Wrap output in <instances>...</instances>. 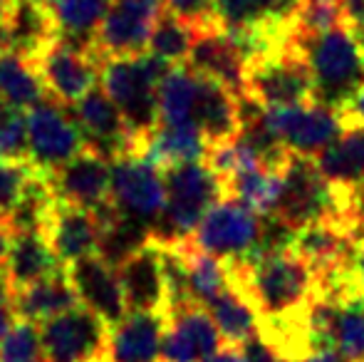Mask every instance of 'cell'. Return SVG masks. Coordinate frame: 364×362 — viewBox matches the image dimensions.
<instances>
[{
	"instance_id": "obj_1",
	"label": "cell",
	"mask_w": 364,
	"mask_h": 362,
	"mask_svg": "<svg viewBox=\"0 0 364 362\" xmlns=\"http://www.w3.org/2000/svg\"><path fill=\"white\" fill-rule=\"evenodd\" d=\"M228 271L230 283L238 285L258 310L263 333L302 328L312 300L320 293V275L292 248L228 263Z\"/></svg>"
},
{
	"instance_id": "obj_2",
	"label": "cell",
	"mask_w": 364,
	"mask_h": 362,
	"mask_svg": "<svg viewBox=\"0 0 364 362\" xmlns=\"http://www.w3.org/2000/svg\"><path fill=\"white\" fill-rule=\"evenodd\" d=\"M171 65L149 53L139 58H112L102 63V90L122 112L132 137V149L127 156H141L146 139L159 127L156 90Z\"/></svg>"
},
{
	"instance_id": "obj_3",
	"label": "cell",
	"mask_w": 364,
	"mask_h": 362,
	"mask_svg": "<svg viewBox=\"0 0 364 362\" xmlns=\"http://www.w3.org/2000/svg\"><path fill=\"white\" fill-rule=\"evenodd\" d=\"M288 40L310 68L317 105L342 112L364 90V48L347 25L307 38L288 33Z\"/></svg>"
},
{
	"instance_id": "obj_4",
	"label": "cell",
	"mask_w": 364,
	"mask_h": 362,
	"mask_svg": "<svg viewBox=\"0 0 364 362\" xmlns=\"http://www.w3.org/2000/svg\"><path fill=\"white\" fill-rule=\"evenodd\" d=\"M164 183H166V208L151 226V243L176 246L193 236L208 208L225 196V188L206 161L166 169Z\"/></svg>"
},
{
	"instance_id": "obj_5",
	"label": "cell",
	"mask_w": 364,
	"mask_h": 362,
	"mask_svg": "<svg viewBox=\"0 0 364 362\" xmlns=\"http://www.w3.org/2000/svg\"><path fill=\"white\" fill-rule=\"evenodd\" d=\"M243 97L253 100L263 110L315 102L310 68L300 50L288 40V35L275 48L248 60Z\"/></svg>"
},
{
	"instance_id": "obj_6",
	"label": "cell",
	"mask_w": 364,
	"mask_h": 362,
	"mask_svg": "<svg viewBox=\"0 0 364 362\" xmlns=\"http://www.w3.org/2000/svg\"><path fill=\"white\" fill-rule=\"evenodd\" d=\"M263 223L265 218L243 206L238 198L223 196L208 208L191 241L225 263L253 261L263 246Z\"/></svg>"
},
{
	"instance_id": "obj_7",
	"label": "cell",
	"mask_w": 364,
	"mask_h": 362,
	"mask_svg": "<svg viewBox=\"0 0 364 362\" xmlns=\"http://www.w3.org/2000/svg\"><path fill=\"white\" fill-rule=\"evenodd\" d=\"M263 119L283 149L297 156H310V159H317L322 151L330 149L347 129L342 112L317 105V102L295 107H270V110H263Z\"/></svg>"
},
{
	"instance_id": "obj_8",
	"label": "cell",
	"mask_w": 364,
	"mask_h": 362,
	"mask_svg": "<svg viewBox=\"0 0 364 362\" xmlns=\"http://www.w3.org/2000/svg\"><path fill=\"white\" fill-rule=\"evenodd\" d=\"M28 127V159L43 174H55L87 149L85 134L73 112L53 97L43 100L25 115Z\"/></svg>"
},
{
	"instance_id": "obj_9",
	"label": "cell",
	"mask_w": 364,
	"mask_h": 362,
	"mask_svg": "<svg viewBox=\"0 0 364 362\" xmlns=\"http://www.w3.org/2000/svg\"><path fill=\"white\" fill-rule=\"evenodd\" d=\"M109 325L85 305L40 325L48 362H109Z\"/></svg>"
},
{
	"instance_id": "obj_10",
	"label": "cell",
	"mask_w": 364,
	"mask_h": 362,
	"mask_svg": "<svg viewBox=\"0 0 364 362\" xmlns=\"http://www.w3.org/2000/svg\"><path fill=\"white\" fill-rule=\"evenodd\" d=\"M109 201L124 216L154 226L166 208L164 171L144 156H119L112 164Z\"/></svg>"
},
{
	"instance_id": "obj_11",
	"label": "cell",
	"mask_w": 364,
	"mask_h": 362,
	"mask_svg": "<svg viewBox=\"0 0 364 362\" xmlns=\"http://www.w3.org/2000/svg\"><path fill=\"white\" fill-rule=\"evenodd\" d=\"M164 10V0H114L97 28V55L102 60L144 55L151 30Z\"/></svg>"
},
{
	"instance_id": "obj_12",
	"label": "cell",
	"mask_w": 364,
	"mask_h": 362,
	"mask_svg": "<svg viewBox=\"0 0 364 362\" xmlns=\"http://www.w3.org/2000/svg\"><path fill=\"white\" fill-rule=\"evenodd\" d=\"M33 63L48 95L60 105L75 107L82 97L95 90L105 60L95 53L65 45L63 40H53L48 48L35 55Z\"/></svg>"
},
{
	"instance_id": "obj_13",
	"label": "cell",
	"mask_w": 364,
	"mask_h": 362,
	"mask_svg": "<svg viewBox=\"0 0 364 362\" xmlns=\"http://www.w3.org/2000/svg\"><path fill=\"white\" fill-rule=\"evenodd\" d=\"M223 345L208 310L198 303H186L166 315V333L159 362H206Z\"/></svg>"
},
{
	"instance_id": "obj_14",
	"label": "cell",
	"mask_w": 364,
	"mask_h": 362,
	"mask_svg": "<svg viewBox=\"0 0 364 362\" xmlns=\"http://www.w3.org/2000/svg\"><path fill=\"white\" fill-rule=\"evenodd\" d=\"M117 275H119L122 293H124L129 313L168 315L171 293H168L161 251L154 243H149L146 248L127 258L122 266H117Z\"/></svg>"
},
{
	"instance_id": "obj_15",
	"label": "cell",
	"mask_w": 364,
	"mask_h": 362,
	"mask_svg": "<svg viewBox=\"0 0 364 362\" xmlns=\"http://www.w3.org/2000/svg\"><path fill=\"white\" fill-rule=\"evenodd\" d=\"M48 181L58 201L97 211L109 201L112 164L107 156L85 149L55 174H50Z\"/></svg>"
},
{
	"instance_id": "obj_16",
	"label": "cell",
	"mask_w": 364,
	"mask_h": 362,
	"mask_svg": "<svg viewBox=\"0 0 364 362\" xmlns=\"http://www.w3.org/2000/svg\"><path fill=\"white\" fill-rule=\"evenodd\" d=\"M73 117L85 134L87 149L107 156L109 161L129 154L132 137L124 117L102 87H95L90 95L82 97L75 105Z\"/></svg>"
},
{
	"instance_id": "obj_17",
	"label": "cell",
	"mask_w": 364,
	"mask_h": 362,
	"mask_svg": "<svg viewBox=\"0 0 364 362\" xmlns=\"http://www.w3.org/2000/svg\"><path fill=\"white\" fill-rule=\"evenodd\" d=\"M68 278L73 283L77 300L87 310L105 320L109 328L127 318V300L117 268L109 266L102 256H90L68 266Z\"/></svg>"
},
{
	"instance_id": "obj_18",
	"label": "cell",
	"mask_w": 364,
	"mask_h": 362,
	"mask_svg": "<svg viewBox=\"0 0 364 362\" xmlns=\"http://www.w3.org/2000/svg\"><path fill=\"white\" fill-rule=\"evenodd\" d=\"M248 60V53L238 40L230 38L220 28H208L198 33L186 63L191 73L216 80L238 97H243Z\"/></svg>"
},
{
	"instance_id": "obj_19",
	"label": "cell",
	"mask_w": 364,
	"mask_h": 362,
	"mask_svg": "<svg viewBox=\"0 0 364 362\" xmlns=\"http://www.w3.org/2000/svg\"><path fill=\"white\" fill-rule=\"evenodd\" d=\"M43 233L65 268L100 251V218L90 208L58 201Z\"/></svg>"
},
{
	"instance_id": "obj_20",
	"label": "cell",
	"mask_w": 364,
	"mask_h": 362,
	"mask_svg": "<svg viewBox=\"0 0 364 362\" xmlns=\"http://www.w3.org/2000/svg\"><path fill=\"white\" fill-rule=\"evenodd\" d=\"M191 124L208 139V144L238 137L240 132V97L225 85L198 75V95Z\"/></svg>"
},
{
	"instance_id": "obj_21",
	"label": "cell",
	"mask_w": 364,
	"mask_h": 362,
	"mask_svg": "<svg viewBox=\"0 0 364 362\" xmlns=\"http://www.w3.org/2000/svg\"><path fill=\"white\" fill-rule=\"evenodd\" d=\"M166 315L127 313L109 330V362H159Z\"/></svg>"
},
{
	"instance_id": "obj_22",
	"label": "cell",
	"mask_w": 364,
	"mask_h": 362,
	"mask_svg": "<svg viewBox=\"0 0 364 362\" xmlns=\"http://www.w3.org/2000/svg\"><path fill=\"white\" fill-rule=\"evenodd\" d=\"M65 271L68 268L60 263L58 253L53 251L43 231L15 233L8 261H5V278H8L13 293Z\"/></svg>"
},
{
	"instance_id": "obj_23",
	"label": "cell",
	"mask_w": 364,
	"mask_h": 362,
	"mask_svg": "<svg viewBox=\"0 0 364 362\" xmlns=\"http://www.w3.org/2000/svg\"><path fill=\"white\" fill-rule=\"evenodd\" d=\"M208 147H211L208 139L193 124H164V122H159V127L146 139L141 156L161 171H166L173 166L206 161Z\"/></svg>"
},
{
	"instance_id": "obj_24",
	"label": "cell",
	"mask_w": 364,
	"mask_h": 362,
	"mask_svg": "<svg viewBox=\"0 0 364 362\" xmlns=\"http://www.w3.org/2000/svg\"><path fill=\"white\" fill-rule=\"evenodd\" d=\"M114 0H48V10L53 15L58 40L73 45L85 53H95L97 28L105 20L107 10Z\"/></svg>"
},
{
	"instance_id": "obj_25",
	"label": "cell",
	"mask_w": 364,
	"mask_h": 362,
	"mask_svg": "<svg viewBox=\"0 0 364 362\" xmlns=\"http://www.w3.org/2000/svg\"><path fill=\"white\" fill-rule=\"evenodd\" d=\"M13 303H15V315H18V320L43 325V323H48V320L77 308L80 300H77V293L68 278V271H65L60 275H53V278L40 280V283H35V285H28V288H23V290H15Z\"/></svg>"
},
{
	"instance_id": "obj_26",
	"label": "cell",
	"mask_w": 364,
	"mask_h": 362,
	"mask_svg": "<svg viewBox=\"0 0 364 362\" xmlns=\"http://www.w3.org/2000/svg\"><path fill=\"white\" fill-rule=\"evenodd\" d=\"M203 308L213 318L223 343L233 345V348H240L250 338H255L260 333V325H263L255 305L250 303V298L235 283H230L223 293L208 300Z\"/></svg>"
},
{
	"instance_id": "obj_27",
	"label": "cell",
	"mask_w": 364,
	"mask_h": 362,
	"mask_svg": "<svg viewBox=\"0 0 364 362\" xmlns=\"http://www.w3.org/2000/svg\"><path fill=\"white\" fill-rule=\"evenodd\" d=\"M317 169L345 191H364V127H347L345 134L317 156Z\"/></svg>"
},
{
	"instance_id": "obj_28",
	"label": "cell",
	"mask_w": 364,
	"mask_h": 362,
	"mask_svg": "<svg viewBox=\"0 0 364 362\" xmlns=\"http://www.w3.org/2000/svg\"><path fill=\"white\" fill-rule=\"evenodd\" d=\"M168 248H173L178 253V258H181L183 273H186V288L193 303L206 305L208 300H213L218 293H223L230 285L228 263L211 256V253L201 251L198 246H193L191 238Z\"/></svg>"
},
{
	"instance_id": "obj_29",
	"label": "cell",
	"mask_w": 364,
	"mask_h": 362,
	"mask_svg": "<svg viewBox=\"0 0 364 362\" xmlns=\"http://www.w3.org/2000/svg\"><path fill=\"white\" fill-rule=\"evenodd\" d=\"M0 97L18 110H33L50 97L33 60L10 48H0Z\"/></svg>"
},
{
	"instance_id": "obj_30",
	"label": "cell",
	"mask_w": 364,
	"mask_h": 362,
	"mask_svg": "<svg viewBox=\"0 0 364 362\" xmlns=\"http://www.w3.org/2000/svg\"><path fill=\"white\" fill-rule=\"evenodd\" d=\"M225 196L238 198L243 206L253 213L268 218L278 211L280 196H283V171L270 166H255L243 174H235L233 179L223 183Z\"/></svg>"
},
{
	"instance_id": "obj_31",
	"label": "cell",
	"mask_w": 364,
	"mask_h": 362,
	"mask_svg": "<svg viewBox=\"0 0 364 362\" xmlns=\"http://www.w3.org/2000/svg\"><path fill=\"white\" fill-rule=\"evenodd\" d=\"M198 95V75L188 68H171L156 90L159 122L164 124H191Z\"/></svg>"
},
{
	"instance_id": "obj_32",
	"label": "cell",
	"mask_w": 364,
	"mask_h": 362,
	"mask_svg": "<svg viewBox=\"0 0 364 362\" xmlns=\"http://www.w3.org/2000/svg\"><path fill=\"white\" fill-rule=\"evenodd\" d=\"M198 33H201L198 25H193V23H188V20L178 18V15L164 10L161 18L156 20V25H154V30H151L146 53L164 60V63L171 65V68H178V65L188 60Z\"/></svg>"
},
{
	"instance_id": "obj_33",
	"label": "cell",
	"mask_w": 364,
	"mask_h": 362,
	"mask_svg": "<svg viewBox=\"0 0 364 362\" xmlns=\"http://www.w3.org/2000/svg\"><path fill=\"white\" fill-rule=\"evenodd\" d=\"M342 25H347L342 0H297L288 33L297 35V38H307V35H320L327 30L342 28Z\"/></svg>"
},
{
	"instance_id": "obj_34",
	"label": "cell",
	"mask_w": 364,
	"mask_h": 362,
	"mask_svg": "<svg viewBox=\"0 0 364 362\" xmlns=\"http://www.w3.org/2000/svg\"><path fill=\"white\" fill-rule=\"evenodd\" d=\"M38 174L40 169H35L30 159H0V221L8 223Z\"/></svg>"
},
{
	"instance_id": "obj_35",
	"label": "cell",
	"mask_w": 364,
	"mask_h": 362,
	"mask_svg": "<svg viewBox=\"0 0 364 362\" xmlns=\"http://www.w3.org/2000/svg\"><path fill=\"white\" fill-rule=\"evenodd\" d=\"M0 362H48L38 325L15 320L10 333L0 343Z\"/></svg>"
},
{
	"instance_id": "obj_36",
	"label": "cell",
	"mask_w": 364,
	"mask_h": 362,
	"mask_svg": "<svg viewBox=\"0 0 364 362\" xmlns=\"http://www.w3.org/2000/svg\"><path fill=\"white\" fill-rule=\"evenodd\" d=\"M0 159H28V127L23 110L0 97Z\"/></svg>"
},
{
	"instance_id": "obj_37",
	"label": "cell",
	"mask_w": 364,
	"mask_h": 362,
	"mask_svg": "<svg viewBox=\"0 0 364 362\" xmlns=\"http://www.w3.org/2000/svg\"><path fill=\"white\" fill-rule=\"evenodd\" d=\"M164 8L188 23L198 25L201 30L216 28L213 23V0H164Z\"/></svg>"
},
{
	"instance_id": "obj_38",
	"label": "cell",
	"mask_w": 364,
	"mask_h": 362,
	"mask_svg": "<svg viewBox=\"0 0 364 362\" xmlns=\"http://www.w3.org/2000/svg\"><path fill=\"white\" fill-rule=\"evenodd\" d=\"M18 315H15V303H13V288H10L5 271H0V343L10 333V328L15 325Z\"/></svg>"
},
{
	"instance_id": "obj_39",
	"label": "cell",
	"mask_w": 364,
	"mask_h": 362,
	"mask_svg": "<svg viewBox=\"0 0 364 362\" xmlns=\"http://www.w3.org/2000/svg\"><path fill=\"white\" fill-rule=\"evenodd\" d=\"M352 231H355L357 241H364V191H357L352 198V211H350Z\"/></svg>"
},
{
	"instance_id": "obj_40",
	"label": "cell",
	"mask_w": 364,
	"mask_h": 362,
	"mask_svg": "<svg viewBox=\"0 0 364 362\" xmlns=\"http://www.w3.org/2000/svg\"><path fill=\"white\" fill-rule=\"evenodd\" d=\"M342 117L347 127H364V90L342 110Z\"/></svg>"
},
{
	"instance_id": "obj_41",
	"label": "cell",
	"mask_w": 364,
	"mask_h": 362,
	"mask_svg": "<svg viewBox=\"0 0 364 362\" xmlns=\"http://www.w3.org/2000/svg\"><path fill=\"white\" fill-rule=\"evenodd\" d=\"M342 8H345V18L350 30H357L364 25V0H342Z\"/></svg>"
},
{
	"instance_id": "obj_42",
	"label": "cell",
	"mask_w": 364,
	"mask_h": 362,
	"mask_svg": "<svg viewBox=\"0 0 364 362\" xmlns=\"http://www.w3.org/2000/svg\"><path fill=\"white\" fill-rule=\"evenodd\" d=\"M290 362H347L342 355H337L335 350H307V353H302L300 358L290 360Z\"/></svg>"
},
{
	"instance_id": "obj_43",
	"label": "cell",
	"mask_w": 364,
	"mask_h": 362,
	"mask_svg": "<svg viewBox=\"0 0 364 362\" xmlns=\"http://www.w3.org/2000/svg\"><path fill=\"white\" fill-rule=\"evenodd\" d=\"M13 228L8 226L5 221H0V271H5V261H8L10 246H13Z\"/></svg>"
},
{
	"instance_id": "obj_44",
	"label": "cell",
	"mask_w": 364,
	"mask_h": 362,
	"mask_svg": "<svg viewBox=\"0 0 364 362\" xmlns=\"http://www.w3.org/2000/svg\"><path fill=\"white\" fill-rule=\"evenodd\" d=\"M206 362H248V358L243 355V350L240 348H233V345H225V348H220L216 355H211Z\"/></svg>"
},
{
	"instance_id": "obj_45",
	"label": "cell",
	"mask_w": 364,
	"mask_h": 362,
	"mask_svg": "<svg viewBox=\"0 0 364 362\" xmlns=\"http://www.w3.org/2000/svg\"><path fill=\"white\" fill-rule=\"evenodd\" d=\"M355 273H357V288H360V295H362V300H364V241H360V246H357Z\"/></svg>"
},
{
	"instance_id": "obj_46",
	"label": "cell",
	"mask_w": 364,
	"mask_h": 362,
	"mask_svg": "<svg viewBox=\"0 0 364 362\" xmlns=\"http://www.w3.org/2000/svg\"><path fill=\"white\" fill-rule=\"evenodd\" d=\"M15 3H18V0H0V28H3L5 20L10 18V13H13Z\"/></svg>"
},
{
	"instance_id": "obj_47",
	"label": "cell",
	"mask_w": 364,
	"mask_h": 362,
	"mask_svg": "<svg viewBox=\"0 0 364 362\" xmlns=\"http://www.w3.org/2000/svg\"><path fill=\"white\" fill-rule=\"evenodd\" d=\"M352 33L357 35V40H360V45L364 48V25H362V28H357V30H352Z\"/></svg>"
},
{
	"instance_id": "obj_48",
	"label": "cell",
	"mask_w": 364,
	"mask_h": 362,
	"mask_svg": "<svg viewBox=\"0 0 364 362\" xmlns=\"http://www.w3.org/2000/svg\"><path fill=\"white\" fill-rule=\"evenodd\" d=\"M35 3H43V5H45V3H48V0H35Z\"/></svg>"
}]
</instances>
